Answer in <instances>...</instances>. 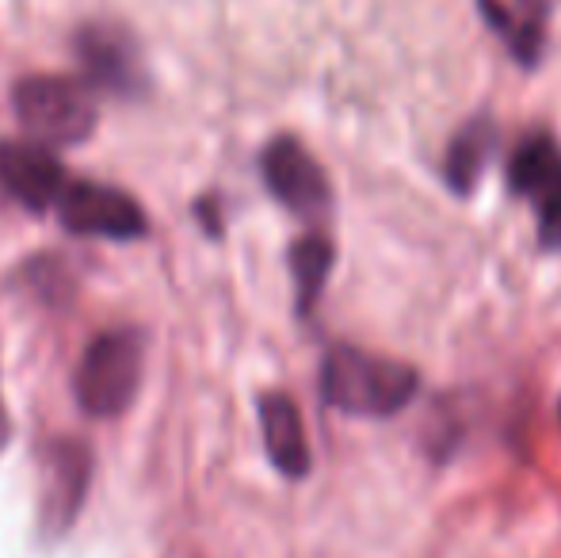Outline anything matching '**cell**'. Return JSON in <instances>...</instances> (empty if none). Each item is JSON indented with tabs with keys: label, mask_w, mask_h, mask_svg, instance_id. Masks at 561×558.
Here are the masks:
<instances>
[{
	"label": "cell",
	"mask_w": 561,
	"mask_h": 558,
	"mask_svg": "<svg viewBox=\"0 0 561 558\" xmlns=\"http://www.w3.org/2000/svg\"><path fill=\"white\" fill-rule=\"evenodd\" d=\"M92 455L77 440H54L43 455V516L54 528H66L89 493Z\"/></svg>",
	"instance_id": "obj_9"
},
{
	"label": "cell",
	"mask_w": 561,
	"mask_h": 558,
	"mask_svg": "<svg viewBox=\"0 0 561 558\" xmlns=\"http://www.w3.org/2000/svg\"><path fill=\"white\" fill-rule=\"evenodd\" d=\"M493 146H496V130L489 127V123H470L466 130H458V138L450 141L447 161H444L447 184L455 187V192H470L473 180L485 169V161L493 157Z\"/></svg>",
	"instance_id": "obj_11"
},
{
	"label": "cell",
	"mask_w": 561,
	"mask_h": 558,
	"mask_svg": "<svg viewBox=\"0 0 561 558\" xmlns=\"http://www.w3.org/2000/svg\"><path fill=\"white\" fill-rule=\"evenodd\" d=\"M8 436V418H4V406H0V444H4Z\"/></svg>",
	"instance_id": "obj_14"
},
{
	"label": "cell",
	"mask_w": 561,
	"mask_h": 558,
	"mask_svg": "<svg viewBox=\"0 0 561 558\" xmlns=\"http://www.w3.org/2000/svg\"><path fill=\"white\" fill-rule=\"evenodd\" d=\"M508 184L516 195L535 203L547 246H561V149L550 135L519 141L508 161Z\"/></svg>",
	"instance_id": "obj_7"
},
{
	"label": "cell",
	"mask_w": 561,
	"mask_h": 558,
	"mask_svg": "<svg viewBox=\"0 0 561 558\" xmlns=\"http://www.w3.org/2000/svg\"><path fill=\"white\" fill-rule=\"evenodd\" d=\"M69 184L73 180H69L66 164L50 146L20 138L0 141V187L27 210L43 215V210L58 207Z\"/></svg>",
	"instance_id": "obj_6"
},
{
	"label": "cell",
	"mask_w": 561,
	"mask_h": 558,
	"mask_svg": "<svg viewBox=\"0 0 561 558\" xmlns=\"http://www.w3.org/2000/svg\"><path fill=\"white\" fill-rule=\"evenodd\" d=\"M146 364V337L138 329H104L81 352L73 375L77 402L89 418H118L130 410L141 387Z\"/></svg>",
	"instance_id": "obj_3"
},
{
	"label": "cell",
	"mask_w": 561,
	"mask_h": 558,
	"mask_svg": "<svg viewBox=\"0 0 561 558\" xmlns=\"http://www.w3.org/2000/svg\"><path fill=\"white\" fill-rule=\"evenodd\" d=\"M416 395V372L398 360L336 344L321 364V398L352 418H390Z\"/></svg>",
	"instance_id": "obj_1"
},
{
	"label": "cell",
	"mask_w": 561,
	"mask_h": 558,
	"mask_svg": "<svg viewBox=\"0 0 561 558\" xmlns=\"http://www.w3.org/2000/svg\"><path fill=\"white\" fill-rule=\"evenodd\" d=\"M481 12L489 15L493 31H501L508 38V46L519 54V61H535V54H539V23H531L527 15H512L496 0H481Z\"/></svg>",
	"instance_id": "obj_13"
},
{
	"label": "cell",
	"mask_w": 561,
	"mask_h": 558,
	"mask_svg": "<svg viewBox=\"0 0 561 558\" xmlns=\"http://www.w3.org/2000/svg\"><path fill=\"white\" fill-rule=\"evenodd\" d=\"M260 172H264L267 192L302 218L325 215L329 203H333V187H329L325 169L313 161L302 141L290 135L267 141L264 153H260Z\"/></svg>",
	"instance_id": "obj_5"
},
{
	"label": "cell",
	"mask_w": 561,
	"mask_h": 558,
	"mask_svg": "<svg viewBox=\"0 0 561 558\" xmlns=\"http://www.w3.org/2000/svg\"><path fill=\"white\" fill-rule=\"evenodd\" d=\"M333 269V246H329L321 234H306L295 249H290V272H295V287H298V310L310 314L318 303L321 287L329 280Z\"/></svg>",
	"instance_id": "obj_12"
},
{
	"label": "cell",
	"mask_w": 561,
	"mask_h": 558,
	"mask_svg": "<svg viewBox=\"0 0 561 558\" xmlns=\"http://www.w3.org/2000/svg\"><path fill=\"white\" fill-rule=\"evenodd\" d=\"M58 218L77 238L134 241L149 230L146 210L123 187H107L96 180H73L58 203Z\"/></svg>",
	"instance_id": "obj_4"
},
{
	"label": "cell",
	"mask_w": 561,
	"mask_h": 558,
	"mask_svg": "<svg viewBox=\"0 0 561 558\" xmlns=\"http://www.w3.org/2000/svg\"><path fill=\"white\" fill-rule=\"evenodd\" d=\"M12 112L35 141L58 149L77 146L96 130V100L92 84L61 73H31L15 81Z\"/></svg>",
	"instance_id": "obj_2"
},
{
	"label": "cell",
	"mask_w": 561,
	"mask_h": 558,
	"mask_svg": "<svg viewBox=\"0 0 561 558\" xmlns=\"http://www.w3.org/2000/svg\"><path fill=\"white\" fill-rule=\"evenodd\" d=\"M77 58L84 66V81L92 89H107L118 96H134L141 92L146 77H141L138 46L123 27H107V23H84L73 38Z\"/></svg>",
	"instance_id": "obj_8"
},
{
	"label": "cell",
	"mask_w": 561,
	"mask_h": 558,
	"mask_svg": "<svg viewBox=\"0 0 561 558\" xmlns=\"http://www.w3.org/2000/svg\"><path fill=\"white\" fill-rule=\"evenodd\" d=\"M260 429H264V447L279 475L287 478L310 475V444H306L302 413H298V406L287 395L260 398Z\"/></svg>",
	"instance_id": "obj_10"
}]
</instances>
